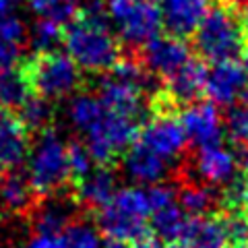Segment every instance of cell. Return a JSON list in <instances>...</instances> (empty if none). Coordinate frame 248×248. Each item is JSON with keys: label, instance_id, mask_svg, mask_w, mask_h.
I'll return each instance as SVG.
<instances>
[{"label": "cell", "instance_id": "obj_1", "mask_svg": "<svg viewBox=\"0 0 248 248\" xmlns=\"http://www.w3.org/2000/svg\"><path fill=\"white\" fill-rule=\"evenodd\" d=\"M106 4H87L71 25L64 27L62 44L75 64L87 73H110L120 62V42L110 31Z\"/></svg>", "mask_w": 248, "mask_h": 248}, {"label": "cell", "instance_id": "obj_2", "mask_svg": "<svg viewBox=\"0 0 248 248\" xmlns=\"http://www.w3.org/2000/svg\"><path fill=\"white\" fill-rule=\"evenodd\" d=\"M153 209L147 197V186L118 188L110 203L97 211V228L110 242L141 244L149 236Z\"/></svg>", "mask_w": 248, "mask_h": 248}, {"label": "cell", "instance_id": "obj_3", "mask_svg": "<svg viewBox=\"0 0 248 248\" xmlns=\"http://www.w3.org/2000/svg\"><path fill=\"white\" fill-rule=\"evenodd\" d=\"M246 31L236 9L228 2H217L209 6L207 15L195 31V48L201 58L209 62L234 60L244 52Z\"/></svg>", "mask_w": 248, "mask_h": 248}, {"label": "cell", "instance_id": "obj_4", "mask_svg": "<svg viewBox=\"0 0 248 248\" xmlns=\"http://www.w3.org/2000/svg\"><path fill=\"white\" fill-rule=\"evenodd\" d=\"M27 178L31 188L40 197L58 195L71 182L68 170V145L54 128L37 133L33 147L29 149Z\"/></svg>", "mask_w": 248, "mask_h": 248}, {"label": "cell", "instance_id": "obj_5", "mask_svg": "<svg viewBox=\"0 0 248 248\" xmlns=\"http://www.w3.org/2000/svg\"><path fill=\"white\" fill-rule=\"evenodd\" d=\"M31 91L46 99H60L77 91L81 85V68L68 54L62 52H42L33 54L21 62Z\"/></svg>", "mask_w": 248, "mask_h": 248}, {"label": "cell", "instance_id": "obj_6", "mask_svg": "<svg viewBox=\"0 0 248 248\" xmlns=\"http://www.w3.org/2000/svg\"><path fill=\"white\" fill-rule=\"evenodd\" d=\"M106 13L130 48H145L164 27L159 0H106Z\"/></svg>", "mask_w": 248, "mask_h": 248}, {"label": "cell", "instance_id": "obj_7", "mask_svg": "<svg viewBox=\"0 0 248 248\" xmlns=\"http://www.w3.org/2000/svg\"><path fill=\"white\" fill-rule=\"evenodd\" d=\"M139 126H141L139 118L106 110L104 118L85 135L87 139L85 147L89 149L93 161H97L99 166H110L114 157H118L130 145H135L141 130Z\"/></svg>", "mask_w": 248, "mask_h": 248}, {"label": "cell", "instance_id": "obj_8", "mask_svg": "<svg viewBox=\"0 0 248 248\" xmlns=\"http://www.w3.org/2000/svg\"><path fill=\"white\" fill-rule=\"evenodd\" d=\"M139 143L145 145L149 151L157 153L159 157H164L168 164H174L186 151L188 139L184 135L180 120L161 110L139 130Z\"/></svg>", "mask_w": 248, "mask_h": 248}, {"label": "cell", "instance_id": "obj_9", "mask_svg": "<svg viewBox=\"0 0 248 248\" xmlns=\"http://www.w3.org/2000/svg\"><path fill=\"white\" fill-rule=\"evenodd\" d=\"M180 124L186 139L195 147H209L221 143L223 135V118L217 106L211 102H195L188 104L180 114Z\"/></svg>", "mask_w": 248, "mask_h": 248}, {"label": "cell", "instance_id": "obj_10", "mask_svg": "<svg viewBox=\"0 0 248 248\" xmlns=\"http://www.w3.org/2000/svg\"><path fill=\"white\" fill-rule=\"evenodd\" d=\"M248 89V75L242 64L234 60L217 62L211 71H207L205 93L215 106H236L238 99Z\"/></svg>", "mask_w": 248, "mask_h": 248}, {"label": "cell", "instance_id": "obj_11", "mask_svg": "<svg viewBox=\"0 0 248 248\" xmlns=\"http://www.w3.org/2000/svg\"><path fill=\"white\" fill-rule=\"evenodd\" d=\"M77 209L79 205L75 203L73 195L60 197L58 192V195L42 197V201H35L33 209L29 211L31 226L40 236H62L66 228L77 221Z\"/></svg>", "mask_w": 248, "mask_h": 248}, {"label": "cell", "instance_id": "obj_12", "mask_svg": "<svg viewBox=\"0 0 248 248\" xmlns=\"http://www.w3.org/2000/svg\"><path fill=\"white\" fill-rule=\"evenodd\" d=\"M190 58V48L176 35H157L143 48V66L164 79L178 73Z\"/></svg>", "mask_w": 248, "mask_h": 248}, {"label": "cell", "instance_id": "obj_13", "mask_svg": "<svg viewBox=\"0 0 248 248\" xmlns=\"http://www.w3.org/2000/svg\"><path fill=\"white\" fill-rule=\"evenodd\" d=\"M31 133L15 112L0 110V176L15 172L31 149Z\"/></svg>", "mask_w": 248, "mask_h": 248}, {"label": "cell", "instance_id": "obj_14", "mask_svg": "<svg viewBox=\"0 0 248 248\" xmlns=\"http://www.w3.org/2000/svg\"><path fill=\"white\" fill-rule=\"evenodd\" d=\"M192 170L209 186L230 184L240 172L236 153L223 147L221 143L201 147L195 159H192Z\"/></svg>", "mask_w": 248, "mask_h": 248}, {"label": "cell", "instance_id": "obj_15", "mask_svg": "<svg viewBox=\"0 0 248 248\" xmlns=\"http://www.w3.org/2000/svg\"><path fill=\"white\" fill-rule=\"evenodd\" d=\"M118 190V178L110 166H97L73 186L75 203L83 209H102Z\"/></svg>", "mask_w": 248, "mask_h": 248}, {"label": "cell", "instance_id": "obj_16", "mask_svg": "<svg viewBox=\"0 0 248 248\" xmlns=\"http://www.w3.org/2000/svg\"><path fill=\"white\" fill-rule=\"evenodd\" d=\"M122 172L128 180H133L141 186H153L159 184L170 172V164L159 157L157 153L149 151L145 145L135 143L124 151L122 157Z\"/></svg>", "mask_w": 248, "mask_h": 248}, {"label": "cell", "instance_id": "obj_17", "mask_svg": "<svg viewBox=\"0 0 248 248\" xmlns=\"http://www.w3.org/2000/svg\"><path fill=\"white\" fill-rule=\"evenodd\" d=\"M230 240L226 217L211 213L188 217L180 236L182 248H228Z\"/></svg>", "mask_w": 248, "mask_h": 248}, {"label": "cell", "instance_id": "obj_18", "mask_svg": "<svg viewBox=\"0 0 248 248\" xmlns=\"http://www.w3.org/2000/svg\"><path fill=\"white\" fill-rule=\"evenodd\" d=\"M143 95L145 93L137 85L120 79L114 73H108L106 79L99 83V91H97V97L102 99L108 112L133 116V118L139 120H141V112H143Z\"/></svg>", "mask_w": 248, "mask_h": 248}, {"label": "cell", "instance_id": "obj_19", "mask_svg": "<svg viewBox=\"0 0 248 248\" xmlns=\"http://www.w3.org/2000/svg\"><path fill=\"white\" fill-rule=\"evenodd\" d=\"M159 9L170 35L184 37L201 25L209 11V0H159Z\"/></svg>", "mask_w": 248, "mask_h": 248}, {"label": "cell", "instance_id": "obj_20", "mask_svg": "<svg viewBox=\"0 0 248 248\" xmlns=\"http://www.w3.org/2000/svg\"><path fill=\"white\" fill-rule=\"evenodd\" d=\"M207 68L201 60L190 58L178 73L166 81V97L174 104H195L205 91Z\"/></svg>", "mask_w": 248, "mask_h": 248}, {"label": "cell", "instance_id": "obj_21", "mask_svg": "<svg viewBox=\"0 0 248 248\" xmlns=\"http://www.w3.org/2000/svg\"><path fill=\"white\" fill-rule=\"evenodd\" d=\"M0 205L9 213H29L35 205V190L31 188L29 178L19 172L0 176Z\"/></svg>", "mask_w": 248, "mask_h": 248}, {"label": "cell", "instance_id": "obj_22", "mask_svg": "<svg viewBox=\"0 0 248 248\" xmlns=\"http://www.w3.org/2000/svg\"><path fill=\"white\" fill-rule=\"evenodd\" d=\"M33 95L31 85L27 81L21 66L0 73V108L6 112L21 110V106Z\"/></svg>", "mask_w": 248, "mask_h": 248}, {"label": "cell", "instance_id": "obj_23", "mask_svg": "<svg viewBox=\"0 0 248 248\" xmlns=\"http://www.w3.org/2000/svg\"><path fill=\"white\" fill-rule=\"evenodd\" d=\"M106 108L102 99L93 93H77L68 104V120L79 133L87 135L95 124L104 118Z\"/></svg>", "mask_w": 248, "mask_h": 248}, {"label": "cell", "instance_id": "obj_24", "mask_svg": "<svg viewBox=\"0 0 248 248\" xmlns=\"http://www.w3.org/2000/svg\"><path fill=\"white\" fill-rule=\"evenodd\" d=\"M186 221H188V217L182 211V207L174 203V205H168L164 209L153 211L149 219V230L159 240H164L168 244H174L176 240H180Z\"/></svg>", "mask_w": 248, "mask_h": 248}, {"label": "cell", "instance_id": "obj_25", "mask_svg": "<svg viewBox=\"0 0 248 248\" xmlns=\"http://www.w3.org/2000/svg\"><path fill=\"white\" fill-rule=\"evenodd\" d=\"M215 201H217V197L213 195V190L199 182L197 184L186 182L180 188V192H178V205L190 217L209 215V211L215 207Z\"/></svg>", "mask_w": 248, "mask_h": 248}, {"label": "cell", "instance_id": "obj_26", "mask_svg": "<svg viewBox=\"0 0 248 248\" xmlns=\"http://www.w3.org/2000/svg\"><path fill=\"white\" fill-rule=\"evenodd\" d=\"M19 120L25 124V128L29 133H42V130L50 128V122L54 118V108L50 104V99L40 97V95H31L19 110Z\"/></svg>", "mask_w": 248, "mask_h": 248}, {"label": "cell", "instance_id": "obj_27", "mask_svg": "<svg viewBox=\"0 0 248 248\" xmlns=\"http://www.w3.org/2000/svg\"><path fill=\"white\" fill-rule=\"evenodd\" d=\"M62 35H64V29L58 23L42 17L31 29V46L35 48V54L56 52V46L62 44Z\"/></svg>", "mask_w": 248, "mask_h": 248}, {"label": "cell", "instance_id": "obj_28", "mask_svg": "<svg viewBox=\"0 0 248 248\" xmlns=\"http://www.w3.org/2000/svg\"><path fill=\"white\" fill-rule=\"evenodd\" d=\"M64 248H104L99 232L87 221H75L62 234Z\"/></svg>", "mask_w": 248, "mask_h": 248}, {"label": "cell", "instance_id": "obj_29", "mask_svg": "<svg viewBox=\"0 0 248 248\" xmlns=\"http://www.w3.org/2000/svg\"><path fill=\"white\" fill-rule=\"evenodd\" d=\"M226 130L234 143L240 147H248V104H236L230 108Z\"/></svg>", "mask_w": 248, "mask_h": 248}, {"label": "cell", "instance_id": "obj_30", "mask_svg": "<svg viewBox=\"0 0 248 248\" xmlns=\"http://www.w3.org/2000/svg\"><path fill=\"white\" fill-rule=\"evenodd\" d=\"M68 170H71V182H79L93 170V157L83 143L68 145Z\"/></svg>", "mask_w": 248, "mask_h": 248}, {"label": "cell", "instance_id": "obj_31", "mask_svg": "<svg viewBox=\"0 0 248 248\" xmlns=\"http://www.w3.org/2000/svg\"><path fill=\"white\" fill-rule=\"evenodd\" d=\"M25 35H27V31H25V25L21 23V19L11 17V15L0 19V37H2V40L21 46L25 42Z\"/></svg>", "mask_w": 248, "mask_h": 248}, {"label": "cell", "instance_id": "obj_32", "mask_svg": "<svg viewBox=\"0 0 248 248\" xmlns=\"http://www.w3.org/2000/svg\"><path fill=\"white\" fill-rule=\"evenodd\" d=\"M25 248H64V244H62V236H40V234H35L27 242Z\"/></svg>", "mask_w": 248, "mask_h": 248}, {"label": "cell", "instance_id": "obj_33", "mask_svg": "<svg viewBox=\"0 0 248 248\" xmlns=\"http://www.w3.org/2000/svg\"><path fill=\"white\" fill-rule=\"evenodd\" d=\"M234 205L242 207L244 217L248 219V178H244V184L238 186V190L234 192Z\"/></svg>", "mask_w": 248, "mask_h": 248}, {"label": "cell", "instance_id": "obj_34", "mask_svg": "<svg viewBox=\"0 0 248 248\" xmlns=\"http://www.w3.org/2000/svg\"><path fill=\"white\" fill-rule=\"evenodd\" d=\"M56 2H58V0H27V4L31 6V9L37 11V13H42V15L48 11L50 6L56 4Z\"/></svg>", "mask_w": 248, "mask_h": 248}, {"label": "cell", "instance_id": "obj_35", "mask_svg": "<svg viewBox=\"0 0 248 248\" xmlns=\"http://www.w3.org/2000/svg\"><path fill=\"white\" fill-rule=\"evenodd\" d=\"M238 168H240V172H242L244 178H248V147H242V149L238 151Z\"/></svg>", "mask_w": 248, "mask_h": 248}, {"label": "cell", "instance_id": "obj_36", "mask_svg": "<svg viewBox=\"0 0 248 248\" xmlns=\"http://www.w3.org/2000/svg\"><path fill=\"white\" fill-rule=\"evenodd\" d=\"M17 6V0H0V19L9 17V13Z\"/></svg>", "mask_w": 248, "mask_h": 248}, {"label": "cell", "instance_id": "obj_37", "mask_svg": "<svg viewBox=\"0 0 248 248\" xmlns=\"http://www.w3.org/2000/svg\"><path fill=\"white\" fill-rule=\"evenodd\" d=\"M242 66H244V71H246V75H248V48L242 52Z\"/></svg>", "mask_w": 248, "mask_h": 248}, {"label": "cell", "instance_id": "obj_38", "mask_svg": "<svg viewBox=\"0 0 248 248\" xmlns=\"http://www.w3.org/2000/svg\"><path fill=\"white\" fill-rule=\"evenodd\" d=\"M242 23H244V31H246V35H248V9H246V13H244Z\"/></svg>", "mask_w": 248, "mask_h": 248}, {"label": "cell", "instance_id": "obj_39", "mask_svg": "<svg viewBox=\"0 0 248 248\" xmlns=\"http://www.w3.org/2000/svg\"><path fill=\"white\" fill-rule=\"evenodd\" d=\"M161 248H182V246H178V244H161Z\"/></svg>", "mask_w": 248, "mask_h": 248}, {"label": "cell", "instance_id": "obj_40", "mask_svg": "<svg viewBox=\"0 0 248 248\" xmlns=\"http://www.w3.org/2000/svg\"><path fill=\"white\" fill-rule=\"evenodd\" d=\"M232 248H248L246 244H236V246H232Z\"/></svg>", "mask_w": 248, "mask_h": 248}, {"label": "cell", "instance_id": "obj_41", "mask_svg": "<svg viewBox=\"0 0 248 248\" xmlns=\"http://www.w3.org/2000/svg\"><path fill=\"white\" fill-rule=\"evenodd\" d=\"M71 2H75V4H77V2H79V0H71Z\"/></svg>", "mask_w": 248, "mask_h": 248}]
</instances>
